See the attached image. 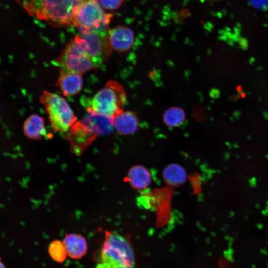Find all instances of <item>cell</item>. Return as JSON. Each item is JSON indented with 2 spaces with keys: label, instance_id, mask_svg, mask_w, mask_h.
Here are the masks:
<instances>
[{
  "label": "cell",
  "instance_id": "3957f363",
  "mask_svg": "<svg viewBox=\"0 0 268 268\" xmlns=\"http://www.w3.org/2000/svg\"><path fill=\"white\" fill-rule=\"evenodd\" d=\"M126 95L123 87L114 80L109 81L89 101L88 110L92 114L114 119L122 111Z\"/></svg>",
  "mask_w": 268,
  "mask_h": 268
},
{
  "label": "cell",
  "instance_id": "e0dca14e",
  "mask_svg": "<svg viewBox=\"0 0 268 268\" xmlns=\"http://www.w3.org/2000/svg\"><path fill=\"white\" fill-rule=\"evenodd\" d=\"M102 6L109 10H114L119 8L124 0H98Z\"/></svg>",
  "mask_w": 268,
  "mask_h": 268
},
{
  "label": "cell",
  "instance_id": "5b68a950",
  "mask_svg": "<svg viewBox=\"0 0 268 268\" xmlns=\"http://www.w3.org/2000/svg\"><path fill=\"white\" fill-rule=\"evenodd\" d=\"M108 28L80 33L74 38L87 54L95 68L109 58L112 52Z\"/></svg>",
  "mask_w": 268,
  "mask_h": 268
},
{
  "label": "cell",
  "instance_id": "52a82bcc",
  "mask_svg": "<svg viewBox=\"0 0 268 268\" xmlns=\"http://www.w3.org/2000/svg\"><path fill=\"white\" fill-rule=\"evenodd\" d=\"M57 62L60 72L82 74L95 68L90 57L74 39L66 45Z\"/></svg>",
  "mask_w": 268,
  "mask_h": 268
},
{
  "label": "cell",
  "instance_id": "277c9868",
  "mask_svg": "<svg viewBox=\"0 0 268 268\" xmlns=\"http://www.w3.org/2000/svg\"><path fill=\"white\" fill-rule=\"evenodd\" d=\"M48 113L54 130L65 132L73 126L77 117L67 101L59 95L44 91L40 98Z\"/></svg>",
  "mask_w": 268,
  "mask_h": 268
},
{
  "label": "cell",
  "instance_id": "4fadbf2b",
  "mask_svg": "<svg viewBox=\"0 0 268 268\" xmlns=\"http://www.w3.org/2000/svg\"><path fill=\"white\" fill-rule=\"evenodd\" d=\"M127 179L130 184L136 189L147 187L151 182V175L144 167L136 166L131 168Z\"/></svg>",
  "mask_w": 268,
  "mask_h": 268
},
{
  "label": "cell",
  "instance_id": "9a60e30c",
  "mask_svg": "<svg viewBox=\"0 0 268 268\" xmlns=\"http://www.w3.org/2000/svg\"><path fill=\"white\" fill-rule=\"evenodd\" d=\"M165 123L170 127H176L183 123L185 119L184 111L179 107H171L164 113Z\"/></svg>",
  "mask_w": 268,
  "mask_h": 268
},
{
  "label": "cell",
  "instance_id": "5bb4252c",
  "mask_svg": "<svg viewBox=\"0 0 268 268\" xmlns=\"http://www.w3.org/2000/svg\"><path fill=\"white\" fill-rule=\"evenodd\" d=\"M165 180L169 184L176 186L184 183L186 179L185 170L180 165L172 164L166 167L164 170Z\"/></svg>",
  "mask_w": 268,
  "mask_h": 268
},
{
  "label": "cell",
  "instance_id": "ba28073f",
  "mask_svg": "<svg viewBox=\"0 0 268 268\" xmlns=\"http://www.w3.org/2000/svg\"><path fill=\"white\" fill-rule=\"evenodd\" d=\"M109 37L112 48L119 52L129 50L134 39L133 31L124 26H119L109 30Z\"/></svg>",
  "mask_w": 268,
  "mask_h": 268
},
{
  "label": "cell",
  "instance_id": "30bf717a",
  "mask_svg": "<svg viewBox=\"0 0 268 268\" xmlns=\"http://www.w3.org/2000/svg\"><path fill=\"white\" fill-rule=\"evenodd\" d=\"M67 255L73 259H80L87 253V243L81 235L76 233L66 234L63 240Z\"/></svg>",
  "mask_w": 268,
  "mask_h": 268
},
{
  "label": "cell",
  "instance_id": "2e32d148",
  "mask_svg": "<svg viewBox=\"0 0 268 268\" xmlns=\"http://www.w3.org/2000/svg\"><path fill=\"white\" fill-rule=\"evenodd\" d=\"M48 252L50 257L56 262L62 263L67 256L63 242L59 240H55L50 243Z\"/></svg>",
  "mask_w": 268,
  "mask_h": 268
},
{
  "label": "cell",
  "instance_id": "7c38bea8",
  "mask_svg": "<svg viewBox=\"0 0 268 268\" xmlns=\"http://www.w3.org/2000/svg\"><path fill=\"white\" fill-rule=\"evenodd\" d=\"M23 130L25 135L28 138L38 140L46 134L44 119L40 116L32 114L24 121Z\"/></svg>",
  "mask_w": 268,
  "mask_h": 268
},
{
  "label": "cell",
  "instance_id": "9c48e42d",
  "mask_svg": "<svg viewBox=\"0 0 268 268\" xmlns=\"http://www.w3.org/2000/svg\"><path fill=\"white\" fill-rule=\"evenodd\" d=\"M82 74L73 72H60L57 85L65 96L79 93L83 87Z\"/></svg>",
  "mask_w": 268,
  "mask_h": 268
},
{
  "label": "cell",
  "instance_id": "ffe728a7",
  "mask_svg": "<svg viewBox=\"0 0 268 268\" xmlns=\"http://www.w3.org/2000/svg\"><path fill=\"white\" fill-rule=\"evenodd\" d=\"M267 204H268V203H267Z\"/></svg>",
  "mask_w": 268,
  "mask_h": 268
},
{
  "label": "cell",
  "instance_id": "6da1fadb",
  "mask_svg": "<svg viewBox=\"0 0 268 268\" xmlns=\"http://www.w3.org/2000/svg\"><path fill=\"white\" fill-rule=\"evenodd\" d=\"M86 0H23V6L31 16L56 27L73 24L80 5Z\"/></svg>",
  "mask_w": 268,
  "mask_h": 268
},
{
  "label": "cell",
  "instance_id": "8fae6325",
  "mask_svg": "<svg viewBox=\"0 0 268 268\" xmlns=\"http://www.w3.org/2000/svg\"><path fill=\"white\" fill-rule=\"evenodd\" d=\"M113 125L119 134L128 135L136 132L139 122L134 112L122 111L114 118Z\"/></svg>",
  "mask_w": 268,
  "mask_h": 268
},
{
  "label": "cell",
  "instance_id": "7a4b0ae2",
  "mask_svg": "<svg viewBox=\"0 0 268 268\" xmlns=\"http://www.w3.org/2000/svg\"><path fill=\"white\" fill-rule=\"evenodd\" d=\"M135 260L129 242L123 236L106 231L96 268H135Z\"/></svg>",
  "mask_w": 268,
  "mask_h": 268
},
{
  "label": "cell",
  "instance_id": "d6986e66",
  "mask_svg": "<svg viewBox=\"0 0 268 268\" xmlns=\"http://www.w3.org/2000/svg\"><path fill=\"white\" fill-rule=\"evenodd\" d=\"M212 1H217V0H211Z\"/></svg>",
  "mask_w": 268,
  "mask_h": 268
},
{
  "label": "cell",
  "instance_id": "ac0fdd59",
  "mask_svg": "<svg viewBox=\"0 0 268 268\" xmlns=\"http://www.w3.org/2000/svg\"><path fill=\"white\" fill-rule=\"evenodd\" d=\"M0 268H6L4 264L0 259Z\"/></svg>",
  "mask_w": 268,
  "mask_h": 268
},
{
  "label": "cell",
  "instance_id": "8992f818",
  "mask_svg": "<svg viewBox=\"0 0 268 268\" xmlns=\"http://www.w3.org/2000/svg\"><path fill=\"white\" fill-rule=\"evenodd\" d=\"M113 15L107 13L98 0H86L79 7L73 25L80 33L108 28Z\"/></svg>",
  "mask_w": 268,
  "mask_h": 268
}]
</instances>
